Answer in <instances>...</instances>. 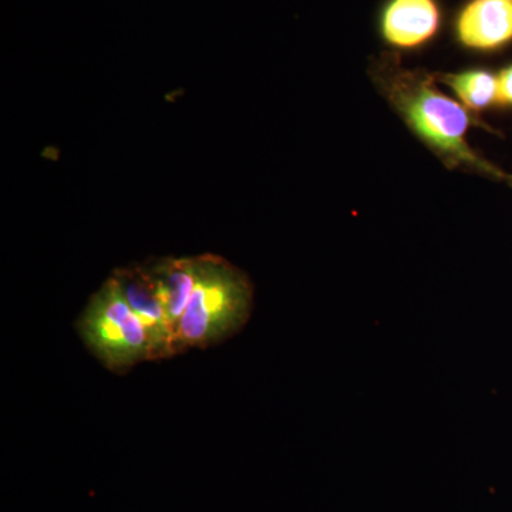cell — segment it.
Here are the masks:
<instances>
[{"instance_id":"277c9868","label":"cell","mask_w":512,"mask_h":512,"mask_svg":"<svg viewBox=\"0 0 512 512\" xmlns=\"http://www.w3.org/2000/svg\"><path fill=\"white\" fill-rule=\"evenodd\" d=\"M133 311L146 326L151 360L170 359L175 353V335L160 286L146 262L116 269L111 274Z\"/></svg>"},{"instance_id":"5b68a950","label":"cell","mask_w":512,"mask_h":512,"mask_svg":"<svg viewBox=\"0 0 512 512\" xmlns=\"http://www.w3.org/2000/svg\"><path fill=\"white\" fill-rule=\"evenodd\" d=\"M441 22L439 0H387L379 16V33L394 52H414L436 39Z\"/></svg>"},{"instance_id":"8992f818","label":"cell","mask_w":512,"mask_h":512,"mask_svg":"<svg viewBox=\"0 0 512 512\" xmlns=\"http://www.w3.org/2000/svg\"><path fill=\"white\" fill-rule=\"evenodd\" d=\"M463 49L494 53L512 43V0H467L454 20Z\"/></svg>"},{"instance_id":"3957f363","label":"cell","mask_w":512,"mask_h":512,"mask_svg":"<svg viewBox=\"0 0 512 512\" xmlns=\"http://www.w3.org/2000/svg\"><path fill=\"white\" fill-rule=\"evenodd\" d=\"M76 330L89 352L114 375H127L140 363L151 362L146 326L113 276L84 306Z\"/></svg>"},{"instance_id":"52a82bcc","label":"cell","mask_w":512,"mask_h":512,"mask_svg":"<svg viewBox=\"0 0 512 512\" xmlns=\"http://www.w3.org/2000/svg\"><path fill=\"white\" fill-rule=\"evenodd\" d=\"M146 264L160 286L165 308H167L175 339H177L178 326H180L191 298L192 289H194L197 258L195 256L161 258L147 261Z\"/></svg>"},{"instance_id":"6da1fadb","label":"cell","mask_w":512,"mask_h":512,"mask_svg":"<svg viewBox=\"0 0 512 512\" xmlns=\"http://www.w3.org/2000/svg\"><path fill=\"white\" fill-rule=\"evenodd\" d=\"M370 82L402 119L404 126L451 171H464L512 187V174L480 153L467 136L471 127H483L476 114L441 92L437 74L404 66L396 52L370 60Z\"/></svg>"},{"instance_id":"9c48e42d","label":"cell","mask_w":512,"mask_h":512,"mask_svg":"<svg viewBox=\"0 0 512 512\" xmlns=\"http://www.w3.org/2000/svg\"><path fill=\"white\" fill-rule=\"evenodd\" d=\"M497 101L495 106L510 109L512 107V64H508L497 73Z\"/></svg>"},{"instance_id":"7a4b0ae2","label":"cell","mask_w":512,"mask_h":512,"mask_svg":"<svg viewBox=\"0 0 512 512\" xmlns=\"http://www.w3.org/2000/svg\"><path fill=\"white\" fill-rule=\"evenodd\" d=\"M194 289L178 326L177 355L220 345L245 328L254 309L249 276L222 256H195Z\"/></svg>"},{"instance_id":"ba28073f","label":"cell","mask_w":512,"mask_h":512,"mask_svg":"<svg viewBox=\"0 0 512 512\" xmlns=\"http://www.w3.org/2000/svg\"><path fill=\"white\" fill-rule=\"evenodd\" d=\"M437 82L447 86L456 94L457 100L474 114L490 109L497 101V74L487 69L437 74Z\"/></svg>"}]
</instances>
